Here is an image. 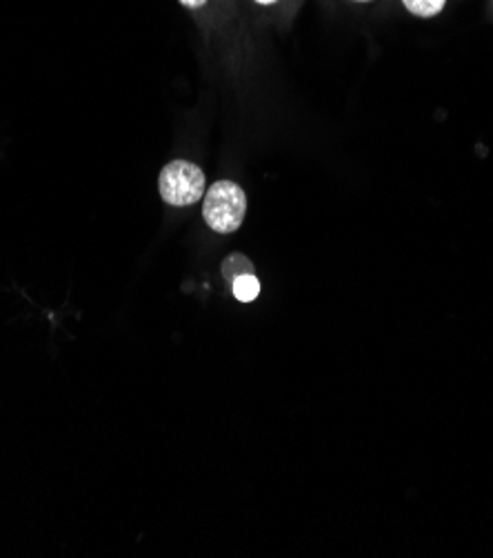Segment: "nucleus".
<instances>
[{
    "label": "nucleus",
    "mask_w": 493,
    "mask_h": 558,
    "mask_svg": "<svg viewBox=\"0 0 493 558\" xmlns=\"http://www.w3.org/2000/svg\"><path fill=\"white\" fill-rule=\"evenodd\" d=\"M247 214V194L234 181H218L205 194L202 216L207 226L218 234H234Z\"/></svg>",
    "instance_id": "obj_1"
},
{
    "label": "nucleus",
    "mask_w": 493,
    "mask_h": 558,
    "mask_svg": "<svg viewBox=\"0 0 493 558\" xmlns=\"http://www.w3.org/2000/svg\"><path fill=\"white\" fill-rule=\"evenodd\" d=\"M160 196L168 205L189 207L205 196V174L189 160H174L164 165L158 179Z\"/></svg>",
    "instance_id": "obj_2"
},
{
    "label": "nucleus",
    "mask_w": 493,
    "mask_h": 558,
    "mask_svg": "<svg viewBox=\"0 0 493 558\" xmlns=\"http://www.w3.org/2000/svg\"><path fill=\"white\" fill-rule=\"evenodd\" d=\"M403 5L409 14L418 19H433L445 10L447 0H403Z\"/></svg>",
    "instance_id": "obj_3"
},
{
    "label": "nucleus",
    "mask_w": 493,
    "mask_h": 558,
    "mask_svg": "<svg viewBox=\"0 0 493 558\" xmlns=\"http://www.w3.org/2000/svg\"><path fill=\"white\" fill-rule=\"evenodd\" d=\"M232 290L241 303H251L260 294V281L254 274H243L232 283Z\"/></svg>",
    "instance_id": "obj_4"
},
{
    "label": "nucleus",
    "mask_w": 493,
    "mask_h": 558,
    "mask_svg": "<svg viewBox=\"0 0 493 558\" xmlns=\"http://www.w3.org/2000/svg\"><path fill=\"white\" fill-rule=\"evenodd\" d=\"M243 274H251V263L245 258V256H241V254H234V256H230L225 263H223V276H225V281H236L238 276H243Z\"/></svg>",
    "instance_id": "obj_5"
},
{
    "label": "nucleus",
    "mask_w": 493,
    "mask_h": 558,
    "mask_svg": "<svg viewBox=\"0 0 493 558\" xmlns=\"http://www.w3.org/2000/svg\"><path fill=\"white\" fill-rule=\"evenodd\" d=\"M181 5L187 10H200L207 5V0H181Z\"/></svg>",
    "instance_id": "obj_6"
},
{
    "label": "nucleus",
    "mask_w": 493,
    "mask_h": 558,
    "mask_svg": "<svg viewBox=\"0 0 493 558\" xmlns=\"http://www.w3.org/2000/svg\"><path fill=\"white\" fill-rule=\"evenodd\" d=\"M258 5H273V3H279V0H256Z\"/></svg>",
    "instance_id": "obj_7"
},
{
    "label": "nucleus",
    "mask_w": 493,
    "mask_h": 558,
    "mask_svg": "<svg viewBox=\"0 0 493 558\" xmlns=\"http://www.w3.org/2000/svg\"><path fill=\"white\" fill-rule=\"evenodd\" d=\"M354 3H369V0H354Z\"/></svg>",
    "instance_id": "obj_8"
}]
</instances>
